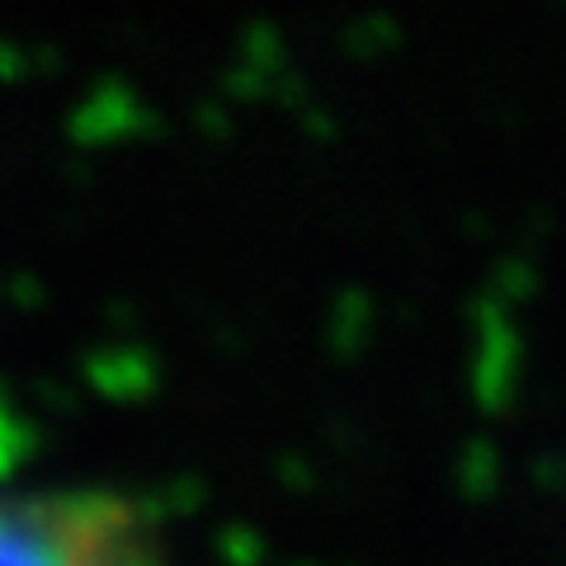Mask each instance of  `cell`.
Here are the masks:
<instances>
[{
  "mask_svg": "<svg viewBox=\"0 0 566 566\" xmlns=\"http://www.w3.org/2000/svg\"><path fill=\"white\" fill-rule=\"evenodd\" d=\"M0 566H175V557L142 495L33 486L0 495Z\"/></svg>",
  "mask_w": 566,
  "mask_h": 566,
  "instance_id": "cell-1",
  "label": "cell"
}]
</instances>
